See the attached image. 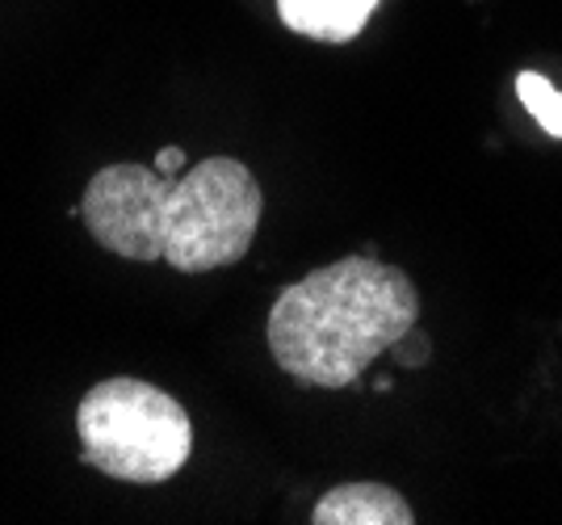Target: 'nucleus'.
Returning <instances> with one entry per match:
<instances>
[{
    "mask_svg": "<svg viewBox=\"0 0 562 525\" xmlns=\"http://www.w3.org/2000/svg\"><path fill=\"white\" fill-rule=\"evenodd\" d=\"M516 93L525 101V110L538 119L546 135L562 139V93L538 72H516Z\"/></svg>",
    "mask_w": 562,
    "mask_h": 525,
    "instance_id": "6",
    "label": "nucleus"
},
{
    "mask_svg": "<svg viewBox=\"0 0 562 525\" xmlns=\"http://www.w3.org/2000/svg\"><path fill=\"white\" fill-rule=\"evenodd\" d=\"M80 458L117 483H168L193 450L181 400L147 379H105L76 407Z\"/></svg>",
    "mask_w": 562,
    "mask_h": 525,
    "instance_id": "3",
    "label": "nucleus"
},
{
    "mask_svg": "<svg viewBox=\"0 0 562 525\" xmlns=\"http://www.w3.org/2000/svg\"><path fill=\"white\" fill-rule=\"evenodd\" d=\"M156 172H165V177H177L181 168H186V147H160V156H156Z\"/></svg>",
    "mask_w": 562,
    "mask_h": 525,
    "instance_id": "8",
    "label": "nucleus"
},
{
    "mask_svg": "<svg viewBox=\"0 0 562 525\" xmlns=\"http://www.w3.org/2000/svg\"><path fill=\"white\" fill-rule=\"evenodd\" d=\"M315 525H412L416 513L412 504L398 496L386 483H340L331 488L324 501L311 509Z\"/></svg>",
    "mask_w": 562,
    "mask_h": 525,
    "instance_id": "4",
    "label": "nucleus"
},
{
    "mask_svg": "<svg viewBox=\"0 0 562 525\" xmlns=\"http://www.w3.org/2000/svg\"><path fill=\"white\" fill-rule=\"evenodd\" d=\"M374 9L378 0H278L281 25L315 43H352Z\"/></svg>",
    "mask_w": 562,
    "mask_h": 525,
    "instance_id": "5",
    "label": "nucleus"
},
{
    "mask_svg": "<svg viewBox=\"0 0 562 525\" xmlns=\"http://www.w3.org/2000/svg\"><path fill=\"white\" fill-rule=\"evenodd\" d=\"M428 349H432V345H428V336H424L420 328H407V333L391 345V358H395L403 370H416V366H428V358H432Z\"/></svg>",
    "mask_w": 562,
    "mask_h": 525,
    "instance_id": "7",
    "label": "nucleus"
},
{
    "mask_svg": "<svg viewBox=\"0 0 562 525\" xmlns=\"http://www.w3.org/2000/svg\"><path fill=\"white\" fill-rule=\"evenodd\" d=\"M420 320V290L398 265L366 253L331 261L278 294L269 354L303 387H352Z\"/></svg>",
    "mask_w": 562,
    "mask_h": 525,
    "instance_id": "2",
    "label": "nucleus"
},
{
    "mask_svg": "<svg viewBox=\"0 0 562 525\" xmlns=\"http://www.w3.org/2000/svg\"><path fill=\"white\" fill-rule=\"evenodd\" d=\"M265 193L235 156L198 160L186 177L151 165H105L80 198L89 236L122 261H168L211 273L244 261L260 227Z\"/></svg>",
    "mask_w": 562,
    "mask_h": 525,
    "instance_id": "1",
    "label": "nucleus"
}]
</instances>
